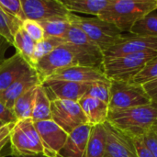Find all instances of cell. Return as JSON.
<instances>
[{
  "label": "cell",
  "instance_id": "38",
  "mask_svg": "<svg viewBox=\"0 0 157 157\" xmlns=\"http://www.w3.org/2000/svg\"><path fill=\"white\" fill-rule=\"evenodd\" d=\"M10 46H12V44L0 35V64L6 60V52Z\"/></svg>",
  "mask_w": 157,
  "mask_h": 157
},
{
  "label": "cell",
  "instance_id": "20",
  "mask_svg": "<svg viewBox=\"0 0 157 157\" xmlns=\"http://www.w3.org/2000/svg\"><path fill=\"white\" fill-rule=\"evenodd\" d=\"M71 13H82L98 17L111 0H61Z\"/></svg>",
  "mask_w": 157,
  "mask_h": 157
},
{
  "label": "cell",
  "instance_id": "4",
  "mask_svg": "<svg viewBox=\"0 0 157 157\" xmlns=\"http://www.w3.org/2000/svg\"><path fill=\"white\" fill-rule=\"evenodd\" d=\"M70 23L80 28L87 37L100 49L102 53L120 42L126 35L115 25L95 17H85L71 13Z\"/></svg>",
  "mask_w": 157,
  "mask_h": 157
},
{
  "label": "cell",
  "instance_id": "10",
  "mask_svg": "<svg viewBox=\"0 0 157 157\" xmlns=\"http://www.w3.org/2000/svg\"><path fill=\"white\" fill-rule=\"evenodd\" d=\"M92 83H76L63 80L45 79L41 86L51 101L62 99L78 102L85 97Z\"/></svg>",
  "mask_w": 157,
  "mask_h": 157
},
{
  "label": "cell",
  "instance_id": "29",
  "mask_svg": "<svg viewBox=\"0 0 157 157\" xmlns=\"http://www.w3.org/2000/svg\"><path fill=\"white\" fill-rule=\"evenodd\" d=\"M157 79V57L150 60L144 68L131 80L130 83L143 86L144 85Z\"/></svg>",
  "mask_w": 157,
  "mask_h": 157
},
{
  "label": "cell",
  "instance_id": "36",
  "mask_svg": "<svg viewBox=\"0 0 157 157\" xmlns=\"http://www.w3.org/2000/svg\"><path fill=\"white\" fill-rule=\"evenodd\" d=\"M143 88L144 89L151 101L157 104V79L144 85Z\"/></svg>",
  "mask_w": 157,
  "mask_h": 157
},
{
  "label": "cell",
  "instance_id": "22",
  "mask_svg": "<svg viewBox=\"0 0 157 157\" xmlns=\"http://www.w3.org/2000/svg\"><path fill=\"white\" fill-rule=\"evenodd\" d=\"M31 120L33 121V122L52 120L51 100L41 85H39L36 88Z\"/></svg>",
  "mask_w": 157,
  "mask_h": 157
},
{
  "label": "cell",
  "instance_id": "31",
  "mask_svg": "<svg viewBox=\"0 0 157 157\" xmlns=\"http://www.w3.org/2000/svg\"><path fill=\"white\" fill-rule=\"evenodd\" d=\"M0 8L20 22L27 20V17L22 7L21 0H0Z\"/></svg>",
  "mask_w": 157,
  "mask_h": 157
},
{
  "label": "cell",
  "instance_id": "7",
  "mask_svg": "<svg viewBox=\"0 0 157 157\" xmlns=\"http://www.w3.org/2000/svg\"><path fill=\"white\" fill-rule=\"evenodd\" d=\"M152 103L143 86L130 82L111 81L109 109H125Z\"/></svg>",
  "mask_w": 157,
  "mask_h": 157
},
{
  "label": "cell",
  "instance_id": "34",
  "mask_svg": "<svg viewBox=\"0 0 157 157\" xmlns=\"http://www.w3.org/2000/svg\"><path fill=\"white\" fill-rule=\"evenodd\" d=\"M0 121L5 124L16 123L17 121L13 111L9 109L5 104L0 100Z\"/></svg>",
  "mask_w": 157,
  "mask_h": 157
},
{
  "label": "cell",
  "instance_id": "21",
  "mask_svg": "<svg viewBox=\"0 0 157 157\" xmlns=\"http://www.w3.org/2000/svg\"><path fill=\"white\" fill-rule=\"evenodd\" d=\"M107 144V132L102 125L91 126L86 157H105Z\"/></svg>",
  "mask_w": 157,
  "mask_h": 157
},
{
  "label": "cell",
  "instance_id": "37",
  "mask_svg": "<svg viewBox=\"0 0 157 157\" xmlns=\"http://www.w3.org/2000/svg\"><path fill=\"white\" fill-rule=\"evenodd\" d=\"M136 151H137V155L138 157H154L152 155V153L148 150V148L145 146V144H144L142 138H136V139H132Z\"/></svg>",
  "mask_w": 157,
  "mask_h": 157
},
{
  "label": "cell",
  "instance_id": "2",
  "mask_svg": "<svg viewBox=\"0 0 157 157\" xmlns=\"http://www.w3.org/2000/svg\"><path fill=\"white\" fill-rule=\"evenodd\" d=\"M108 122L132 139L143 138L157 129V104L152 102L125 109H109Z\"/></svg>",
  "mask_w": 157,
  "mask_h": 157
},
{
  "label": "cell",
  "instance_id": "30",
  "mask_svg": "<svg viewBox=\"0 0 157 157\" xmlns=\"http://www.w3.org/2000/svg\"><path fill=\"white\" fill-rule=\"evenodd\" d=\"M110 84L111 81L92 83L86 96L97 98L109 104L110 99Z\"/></svg>",
  "mask_w": 157,
  "mask_h": 157
},
{
  "label": "cell",
  "instance_id": "1",
  "mask_svg": "<svg viewBox=\"0 0 157 157\" xmlns=\"http://www.w3.org/2000/svg\"><path fill=\"white\" fill-rule=\"evenodd\" d=\"M103 57L91 54L75 45L64 42L34 65L40 81L58 70L72 66H87L102 70ZM103 71V70H102Z\"/></svg>",
  "mask_w": 157,
  "mask_h": 157
},
{
  "label": "cell",
  "instance_id": "23",
  "mask_svg": "<svg viewBox=\"0 0 157 157\" xmlns=\"http://www.w3.org/2000/svg\"><path fill=\"white\" fill-rule=\"evenodd\" d=\"M35 45L36 42L24 31L22 27L15 33L13 46L16 48L17 52L32 67Z\"/></svg>",
  "mask_w": 157,
  "mask_h": 157
},
{
  "label": "cell",
  "instance_id": "28",
  "mask_svg": "<svg viewBox=\"0 0 157 157\" xmlns=\"http://www.w3.org/2000/svg\"><path fill=\"white\" fill-rule=\"evenodd\" d=\"M65 41L63 39L58 38H45L35 45L34 54H33V68L37 62H39L43 57L50 54L58 46L63 44Z\"/></svg>",
  "mask_w": 157,
  "mask_h": 157
},
{
  "label": "cell",
  "instance_id": "26",
  "mask_svg": "<svg viewBox=\"0 0 157 157\" xmlns=\"http://www.w3.org/2000/svg\"><path fill=\"white\" fill-rule=\"evenodd\" d=\"M129 34L157 38V15L149 14L132 28Z\"/></svg>",
  "mask_w": 157,
  "mask_h": 157
},
{
  "label": "cell",
  "instance_id": "9",
  "mask_svg": "<svg viewBox=\"0 0 157 157\" xmlns=\"http://www.w3.org/2000/svg\"><path fill=\"white\" fill-rule=\"evenodd\" d=\"M27 19L37 22L53 19H68L71 12L63 5L61 0H21Z\"/></svg>",
  "mask_w": 157,
  "mask_h": 157
},
{
  "label": "cell",
  "instance_id": "32",
  "mask_svg": "<svg viewBox=\"0 0 157 157\" xmlns=\"http://www.w3.org/2000/svg\"><path fill=\"white\" fill-rule=\"evenodd\" d=\"M22 29L36 43L45 39L44 30L40 25V23L37 21L27 19L22 22Z\"/></svg>",
  "mask_w": 157,
  "mask_h": 157
},
{
  "label": "cell",
  "instance_id": "5",
  "mask_svg": "<svg viewBox=\"0 0 157 157\" xmlns=\"http://www.w3.org/2000/svg\"><path fill=\"white\" fill-rule=\"evenodd\" d=\"M155 57H157V52H142L120 57L104 58L102 70L110 81L131 82L144 66Z\"/></svg>",
  "mask_w": 157,
  "mask_h": 157
},
{
  "label": "cell",
  "instance_id": "16",
  "mask_svg": "<svg viewBox=\"0 0 157 157\" xmlns=\"http://www.w3.org/2000/svg\"><path fill=\"white\" fill-rule=\"evenodd\" d=\"M33 69L17 52L0 64V94L19 79L24 74Z\"/></svg>",
  "mask_w": 157,
  "mask_h": 157
},
{
  "label": "cell",
  "instance_id": "27",
  "mask_svg": "<svg viewBox=\"0 0 157 157\" xmlns=\"http://www.w3.org/2000/svg\"><path fill=\"white\" fill-rule=\"evenodd\" d=\"M22 22L9 16L0 8V35L6 39L13 46L14 35L21 29Z\"/></svg>",
  "mask_w": 157,
  "mask_h": 157
},
{
  "label": "cell",
  "instance_id": "19",
  "mask_svg": "<svg viewBox=\"0 0 157 157\" xmlns=\"http://www.w3.org/2000/svg\"><path fill=\"white\" fill-rule=\"evenodd\" d=\"M65 42L75 45L91 54L103 57V53L100 49L87 37V35L77 26L71 23V26L63 37Z\"/></svg>",
  "mask_w": 157,
  "mask_h": 157
},
{
  "label": "cell",
  "instance_id": "13",
  "mask_svg": "<svg viewBox=\"0 0 157 157\" xmlns=\"http://www.w3.org/2000/svg\"><path fill=\"white\" fill-rule=\"evenodd\" d=\"M104 127L107 132L105 157H138L132 138L116 130L108 121Z\"/></svg>",
  "mask_w": 157,
  "mask_h": 157
},
{
  "label": "cell",
  "instance_id": "6",
  "mask_svg": "<svg viewBox=\"0 0 157 157\" xmlns=\"http://www.w3.org/2000/svg\"><path fill=\"white\" fill-rule=\"evenodd\" d=\"M9 142L14 156H33L44 154V149L31 119L17 121L11 132Z\"/></svg>",
  "mask_w": 157,
  "mask_h": 157
},
{
  "label": "cell",
  "instance_id": "3",
  "mask_svg": "<svg viewBox=\"0 0 157 157\" xmlns=\"http://www.w3.org/2000/svg\"><path fill=\"white\" fill-rule=\"evenodd\" d=\"M156 9L157 0H111L98 17L130 33L136 22Z\"/></svg>",
  "mask_w": 157,
  "mask_h": 157
},
{
  "label": "cell",
  "instance_id": "17",
  "mask_svg": "<svg viewBox=\"0 0 157 157\" xmlns=\"http://www.w3.org/2000/svg\"><path fill=\"white\" fill-rule=\"evenodd\" d=\"M90 130L91 126L85 124L69 133L57 157H86Z\"/></svg>",
  "mask_w": 157,
  "mask_h": 157
},
{
  "label": "cell",
  "instance_id": "12",
  "mask_svg": "<svg viewBox=\"0 0 157 157\" xmlns=\"http://www.w3.org/2000/svg\"><path fill=\"white\" fill-rule=\"evenodd\" d=\"M40 138L44 154L47 157H57L58 153L64 145L68 133L61 129L52 120L34 122Z\"/></svg>",
  "mask_w": 157,
  "mask_h": 157
},
{
  "label": "cell",
  "instance_id": "24",
  "mask_svg": "<svg viewBox=\"0 0 157 157\" xmlns=\"http://www.w3.org/2000/svg\"><path fill=\"white\" fill-rule=\"evenodd\" d=\"M37 86L26 92L24 95L19 97L15 102L12 111L17 121L31 119L32 111H33L34 98H35Z\"/></svg>",
  "mask_w": 157,
  "mask_h": 157
},
{
  "label": "cell",
  "instance_id": "25",
  "mask_svg": "<svg viewBox=\"0 0 157 157\" xmlns=\"http://www.w3.org/2000/svg\"><path fill=\"white\" fill-rule=\"evenodd\" d=\"M44 30L45 38H58L63 39L68 31L71 23L69 19L53 18L39 22Z\"/></svg>",
  "mask_w": 157,
  "mask_h": 157
},
{
  "label": "cell",
  "instance_id": "15",
  "mask_svg": "<svg viewBox=\"0 0 157 157\" xmlns=\"http://www.w3.org/2000/svg\"><path fill=\"white\" fill-rule=\"evenodd\" d=\"M41 84V81L33 68L24 74L19 79H17L14 84H12L8 88L0 94V100L9 109H13L15 102L17 99L24 95L26 92L31 88Z\"/></svg>",
  "mask_w": 157,
  "mask_h": 157
},
{
  "label": "cell",
  "instance_id": "8",
  "mask_svg": "<svg viewBox=\"0 0 157 157\" xmlns=\"http://www.w3.org/2000/svg\"><path fill=\"white\" fill-rule=\"evenodd\" d=\"M51 117L52 121L68 134L76 128L88 124L78 102L72 100L51 101Z\"/></svg>",
  "mask_w": 157,
  "mask_h": 157
},
{
  "label": "cell",
  "instance_id": "14",
  "mask_svg": "<svg viewBox=\"0 0 157 157\" xmlns=\"http://www.w3.org/2000/svg\"><path fill=\"white\" fill-rule=\"evenodd\" d=\"M47 79L63 80L76 83L110 82L101 69L87 66H72L63 68L56 71Z\"/></svg>",
  "mask_w": 157,
  "mask_h": 157
},
{
  "label": "cell",
  "instance_id": "35",
  "mask_svg": "<svg viewBox=\"0 0 157 157\" xmlns=\"http://www.w3.org/2000/svg\"><path fill=\"white\" fill-rule=\"evenodd\" d=\"M15 124L16 123H9L0 128V155H1V151L6 146L7 142H9V137Z\"/></svg>",
  "mask_w": 157,
  "mask_h": 157
},
{
  "label": "cell",
  "instance_id": "40",
  "mask_svg": "<svg viewBox=\"0 0 157 157\" xmlns=\"http://www.w3.org/2000/svg\"><path fill=\"white\" fill-rule=\"evenodd\" d=\"M4 125H6V124H5V123H3V122H2V121H0V128H1V127H3Z\"/></svg>",
  "mask_w": 157,
  "mask_h": 157
},
{
  "label": "cell",
  "instance_id": "11",
  "mask_svg": "<svg viewBox=\"0 0 157 157\" xmlns=\"http://www.w3.org/2000/svg\"><path fill=\"white\" fill-rule=\"evenodd\" d=\"M142 52H157V38L130 34L105 52L103 59Z\"/></svg>",
  "mask_w": 157,
  "mask_h": 157
},
{
  "label": "cell",
  "instance_id": "18",
  "mask_svg": "<svg viewBox=\"0 0 157 157\" xmlns=\"http://www.w3.org/2000/svg\"><path fill=\"white\" fill-rule=\"evenodd\" d=\"M78 104L90 126L102 125L108 121L109 111V104L88 96L83 97L78 101Z\"/></svg>",
  "mask_w": 157,
  "mask_h": 157
},
{
  "label": "cell",
  "instance_id": "39",
  "mask_svg": "<svg viewBox=\"0 0 157 157\" xmlns=\"http://www.w3.org/2000/svg\"><path fill=\"white\" fill-rule=\"evenodd\" d=\"M14 157H47L43 155H33V156H14Z\"/></svg>",
  "mask_w": 157,
  "mask_h": 157
},
{
  "label": "cell",
  "instance_id": "33",
  "mask_svg": "<svg viewBox=\"0 0 157 157\" xmlns=\"http://www.w3.org/2000/svg\"><path fill=\"white\" fill-rule=\"evenodd\" d=\"M142 140L154 157H157V129L145 134Z\"/></svg>",
  "mask_w": 157,
  "mask_h": 157
},
{
  "label": "cell",
  "instance_id": "41",
  "mask_svg": "<svg viewBox=\"0 0 157 157\" xmlns=\"http://www.w3.org/2000/svg\"><path fill=\"white\" fill-rule=\"evenodd\" d=\"M0 157H2V156H1V155H0Z\"/></svg>",
  "mask_w": 157,
  "mask_h": 157
}]
</instances>
